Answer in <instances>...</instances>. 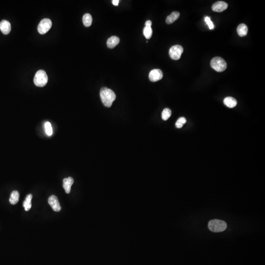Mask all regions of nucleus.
<instances>
[{
    "label": "nucleus",
    "instance_id": "5",
    "mask_svg": "<svg viewBox=\"0 0 265 265\" xmlns=\"http://www.w3.org/2000/svg\"><path fill=\"white\" fill-rule=\"evenodd\" d=\"M52 26V23L50 19L45 18L41 21L38 25L37 30L40 34L44 35L50 30Z\"/></svg>",
    "mask_w": 265,
    "mask_h": 265
},
{
    "label": "nucleus",
    "instance_id": "18",
    "mask_svg": "<svg viewBox=\"0 0 265 265\" xmlns=\"http://www.w3.org/2000/svg\"><path fill=\"white\" fill-rule=\"evenodd\" d=\"M82 22L84 25L86 27L90 26L92 23V16L89 13L85 14L82 17Z\"/></svg>",
    "mask_w": 265,
    "mask_h": 265
},
{
    "label": "nucleus",
    "instance_id": "13",
    "mask_svg": "<svg viewBox=\"0 0 265 265\" xmlns=\"http://www.w3.org/2000/svg\"><path fill=\"white\" fill-rule=\"evenodd\" d=\"M223 103L225 104L226 106L229 108H233L236 106L237 104V102L235 98L232 97H226L224 100H223Z\"/></svg>",
    "mask_w": 265,
    "mask_h": 265
},
{
    "label": "nucleus",
    "instance_id": "4",
    "mask_svg": "<svg viewBox=\"0 0 265 265\" xmlns=\"http://www.w3.org/2000/svg\"><path fill=\"white\" fill-rule=\"evenodd\" d=\"M211 66L215 70L221 72L225 70L227 68V63L221 57H217L212 60Z\"/></svg>",
    "mask_w": 265,
    "mask_h": 265
},
{
    "label": "nucleus",
    "instance_id": "11",
    "mask_svg": "<svg viewBox=\"0 0 265 265\" xmlns=\"http://www.w3.org/2000/svg\"><path fill=\"white\" fill-rule=\"evenodd\" d=\"M74 183V179L71 177L65 178L63 180V187L66 194H69L71 186Z\"/></svg>",
    "mask_w": 265,
    "mask_h": 265
},
{
    "label": "nucleus",
    "instance_id": "24",
    "mask_svg": "<svg viewBox=\"0 0 265 265\" xmlns=\"http://www.w3.org/2000/svg\"><path fill=\"white\" fill-rule=\"evenodd\" d=\"M152 22L150 20H148L145 22V27H151Z\"/></svg>",
    "mask_w": 265,
    "mask_h": 265
},
{
    "label": "nucleus",
    "instance_id": "20",
    "mask_svg": "<svg viewBox=\"0 0 265 265\" xmlns=\"http://www.w3.org/2000/svg\"><path fill=\"white\" fill-rule=\"evenodd\" d=\"M171 115V111L168 108H165L162 114V117L164 120H167L170 117Z\"/></svg>",
    "mask_w": 265,
    "mask_h": 265
},
{
    "label": "nucleus",
    "instance_id": "9",
    "mask_svg": "<svg viewBox=\"0 0 265 265\" xmlns=\"http://www.w3.org/2000/svg\"><path fill=\"white\" fill-rule=\"evenodd\" d=\"M228 7V4L226 2L223 1H219L215 2L212 6V10L216 12H222L227 9Z\"/></svg>",
    "mask_w": 265,
    "mask_h": 265
},
{
    "label": "nucleus",
    "instance_id": "17",
    "mask_svg": "<svg viewBox=\"0 0 265 265\" xmlns=\"http://www.w3.org/2000/svg\"><path fill=\"white\" fill-rule=\"evenodd\" d=\"M19 196L20 195L18 191H12L10 196V200H9L10 203L12 205H15L18 203L19 200Z\"/></svg>",
    "mask_w": 265,
    "mask_h": 265
},
{
    "label": "nucleus",
    "instance_id": "10",
    "mask_svg": "<svg viewBox=\"0 0 265 265\" xmlns=\"http://www.w3.org/2000/svg\"><path fill=\"white\" fill-rule=\"evenodd\" d=\"M11 24L10 22L3 20L0 22V30L4 35H8L11 32Z\"/></svg>",
    "mask_w": 265,
    "mask_h": 265
},
{
    "label": "nucleus",
    "instance_id": "1",
    "mask_svg": "<svg viewBox=\"0 0 265 265\" xmlns=\"http://www.w3.org/2000/svg\"><path fill=\"white\" fill-rule=\"evenodd\" d=\"M101 99L104 105L106 107H110L116 99V95L113 90L107 87H102L101 89Z\"/></svg>",
    "mask_w": 265,
    "mask_h": 265
},
{
    "label": "nucleus",
    "instance_id": "15",
    "mask_svg": "<svg viewBox=\"0 0 265 265\" xmlns=\"http://www.w3.org/2000/svg\"><path fill=\"white\" fill-rule=\"evenodd\" d=\"M32 194H29L26 196L25 200H24L23 203V206L26 211H28L30 210L32 207Z\"/></svg>",
    "mask_w": 265,
    "mask_h": 265
},
{
    "label": "nucleus",
    "instance_id": "21",
    "mask_svg": "<svg viewBox=\"0 0 265 265\" xmlns=\"http://www.w3.org/2000/svg\"><path fill=\"white\" fill-rule=\"evenodd\" d=\"M187 120L185 117H181L177 120L175 123V126L177 128H181L183 125L186 123Z\"/></svg>",
    "mask_w": 265,
    "mask_h": 265
},
{
    "label": "nucleus",
    "instance_id": "23",
    "mask_svg": "<svg viewBox=\"0 0 265 265\" xmlns=\"http://www.w3.org/2000/svg\"><path fill=\"white\" fill-rule=\"evenodd\" d=\"M205 21L206 23L207 24L208 26H209V29H210V30H212V29H214V24L212 23V21L211 20L210 18V17H206L205 18Z\"/></svg>",
    "mask_w": 265,
    "mask_h": 265
},
{
    "label": "nucleus",
    "instance_id": "19",
    "mask_svg": "<svg viewBox=\"0 0 265 265\" xmlns=\"http://www.w3.org/2000/svg\"><path fill=\"white\" fill-rule=\"evenodd\" d=\"M152 33H153V31L151 27H145L143 29V35L147 40H149L152 37Z\"/></svg>",
    "mask_w": 265,
    "mask_h": 265
},
{
    "label": "nucleus",
    "instance_id": "14",
    "mask_svg": "<svg viewBox=\"0 0 265 265\" xmlns=\"http://www.w3.org/2000/svg\"><path fill=\"white\" fill-rule=\"evenodd\" d=\"M237 32L241 37H243L247 35L248 32V27L245 24H241L237 27Z\"/></svg>",
    "mask_w": 265,
    "mask_h": 265
},
{
    "label": "nucleus",
    "instance_id": "22",
    "mask_svg": "<svg viewBox=\"0 0 265 265\" xmlns=\"http://www.w3.org/2000/svg\"><path fill=\"white\" fill-rule=\"evenodd\" d=\"M46 133L49 136L53 134V129L52 127L51 124L49 122H47L45 124Z\"/></svg>",
    "mask_w": 265,
    "mask_h": 265
},
{
    "label": "nucleus",
    "instance_id": "12",
    "mask_svg": "<svg viewBox=\"0 0 265 265\" xmlns=\"http://www.w3.org/2000/svg\"><path fill=\"white\" fill-rule=\"evenodd\" d=\"M120 38L116 36H113L107 40V44L109 48L112 49L118 45V43H120Z\"/></svg>",
    "mask_w": 265,
    "mask_h": 265
},
{
    "label": "nucleus",
    "instance_id": "3",
    "mask_svg": "<svg viewBox=\"0 0 265 265\" xmlns=\"http://www.w3.org/2000/svg\"><path fill=\"white\" fill-rule=\"evenodd\" d=\"M48 76L45 71L40 70L36 73L34 78V83L38 87H43L48 82Z\"/></svg>",
    "mask_w": 265,
    "mask_h": 265
},
{
    "label": "nucleus",
    "instance_id": "7",
    "mask_svg": "<svg viewBox=\"0 0 265 265\" xmlns=\"http://www.w3.org/2000/svg\"><path fill=\"white\" fill-rule=\"evenodd\" d=\"M48 203L54 211L60 212L61 210V206L60 205L58 198L56 196L54 195L50 196L48 198Z\"/></svg>",
    "mask_w": 265,
    "mask_h": 265
},
{
    "label": "nucleus",
    "instance_id": "25",
    "mask_svg": "<svg viewBox=\"0 0 265 265\" xmlns=\"http://www.w3.org/2000/svg\"><path fill=\"white\" fill-rule=\"evenodd\" d=\"M112 2L113 5H115L116 6H117L118 4H119V2H120V1H118V0H114V1H112Z\"/></svg>",
    "mask_w": 265,
    "mask_h": 265
},
{
    "label": "nucleus",
    "instance_id": "8",
    "mask_svg": "<svg viewBox=\"0 0 265 265\" xmlns=\"http://www.w3.org/2000/svg\"><path fill=\"white\" fill-rule=\"evenodd\" d=\"M163 77L162 71L159 69H155L151 71L149 74V78L151 81L153 82L158 81L161 80Z\"/></svg>",
    "mask_w": 265,
    "mask_h": 265
},
{
    "label": "nucleus",
    "instance_id": "16",
    "mask_svg": "<svg viewBox=\"0 0 265 265\" xmlns=\"http://www.w3.org/2000/svg\"><path fill=\"white\" fill-rule=\"evenodd\" d=\"M180 16V13L177 11H174L171 13L170 15L167 16L166 19V22L167 24H170L173 23L178 19Z\"/></svg>",
    "mask_w": 265,
    "mask_h": 265
},
{
    "label": "nucleus",
    "instance_id": "6",
    "mask_svg": "<svg viewBox=\"0 0 265 265\" xmlns=\"http://www.w3.org/2000/svg\"><path fill=\"white\" fill-rule=\"evenodd\" d=\"M183 47L179 45H176L171 47L169 51V54L171 59L174 60H178L180 59L183 53Z\"/></svg>",
    "mask_w": 265,
    "mask_h": 265
},
{
    "label": "nucleus",
    "instance_id": "2",
    "mask_svg": "<svg viewBox=\"0 0 265 265\" xmlns=\"http://www.w3.org/2000/svg\"><path fill=\"white\" fill-rule=\"evenodd\" d=\"M208 227L213 232H221L225 230L227 228V224L221 220H212L208 223Z\"/></svg>",
    "mask_w": 265,
    "mask_h": 265
}]
</instances>
